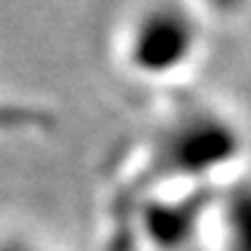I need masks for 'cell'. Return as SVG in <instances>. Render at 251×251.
I'll return each instance as SVG.
<instances>
[{"instance_id":"cell-1","label":"cell","mask_w":251,"mask_h":251,"mask_svg":"<svg viewBox=\"0 0 251 251\" xmlns=\"http://www.w3.org/2000/svg\"><path fill=\"white\" fill-rule=\"evenodd\" d=\"M243 136L225 115L206 107L179 115L160 139V169L174 179H193L195 187L217 182L241 160Z\"/></svg>"},{"instance_id":"cell-2","label":"cell","mask_w":251,"mask_h":251,"mask_svg":"<svg viewBox=\"0 0 251 251\" xmlns=\"http://www.w3.org/2000/svg\"><path fill=\"white\" fill-rule=\"evenodd\" d=\"M198 46V29L184 11L171 5L150 8L136 19L126 43V59L136 73L163 77L190 62Z\"/></svg>"},{"instance_id":"cell-3","label":"cell","mask_w":251,"mask_h":251,"mask_svg":"<svg viewBox=\"0 0 251 251\" xmlns=\"http://www.w3.org/2000/svg\"><path fill=\"white\" fill-rule=\"evenodd\" d=\"M217 251H251V174L225 184L208 208Z\"/></svg>"},{"instance_id":"cell-4","label":"cell","mask_w":251,"mask_h":251,"mask_svg":"<svg viewBox=\"0 0 251 251\" xmlns=\"http://www.w3.org/2000/svg\"><path fill=\"white\" fill-rule=\"evenodd\" d=\"M208 3L217 5V8H225V11H227V8H238L243 0H208Z\"/></svg>"}]
</instances>
